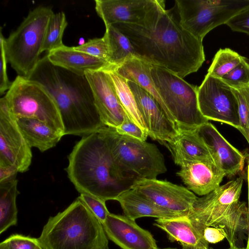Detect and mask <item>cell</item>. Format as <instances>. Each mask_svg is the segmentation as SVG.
Wrapping results in <instances>:
<instances>
[{"label":"cell","instance_id":"cell-16","mask_svg":"<svg viewBox=\"0 0 249 249\" xmlns=\"http://www.w3.org/2000/svg\"><path fill=\"white\" fill-rule=\"evenodd\" d=\"M102 225L107 238L122 249L158 248L152 234L125 215L109 213Z\"/></svg>","mask_w":249,"mask_h":249},{"label":"cell","instance_id":"cell-40","mask_svg":"<svg viewBox=\"0 0 249 249\" xmlns=\"http://www.w3.org/2000/svg\"><path fill=\"white\" fill-rule=\"evenodd\" d=\"M18 173V169L14 166H0V183L16 179Z\"/></svg>","mask_w":249,"mask_h":249},{"label":"cell","instance_id":"cell-19","mask_svg":"<svg viewBox=\"0 0 249 249\" xmlns=\"http://www.w3.org/2000/svg\"><path fill=\"white\" fill-rule=\"evenodd\" d=\"M177 175L187 189L200 196L219 187L226 176L213 162L207 160L195 161L181 166Z\"/></svg>","mask_w":249,"mask_h":249},{"label":"cell","instance_id":"cell-18","mask_svg":"<svg viewBox=\"0 0 249 249\" xmlns=\"http://www.w3.org/2000/svg\"><path fill=\"white\" fill-rule=\"evenodd\" d=\"M157 0H95V10L105 26L116 23L139 25Z\"/></svg>","mask_w":249,"mask_h":249},{"label":"cell","instance_id":"cell-39","mask_svg":"<svg viewBox=\"0 0 249 249\" xmlns=\"http://www.w3.org/2000/svg\"><path fill=\"white\" fill-rule=\"evenodd\" d=\"M202 236L209 243H216L223 240L225 236L219 230L213 227H207L203 232Z\"/></svg>","mask_w":249,"mask_h":249},{"label":"cell","instance_id":"cell-3","mask_svg":"<svg viewBox=\"0 0 249 249\" xmlns=\"http://www.w3.org/2000/svg\"><path fill=\"white\" fill-rule=\"evenodd\" d=\"M29 78L42 84L54 99L60 113L64 135L83 137L105 126L85 76L53 65L46 54L40 58Z\"/></svg>","mask_w":249,"mask_h":249},{"label":"cell","instance_id":"cell-12","mask_svg":"<svg viewBox=\"0 0 249 249\" xmlns=\"http://www.w3.org/2000/svg\"><path fill=\"white\" fill-rule=\"evenodd\" d=\"M31 147L24 138L16 118L3 96L0 100V166H14L26 172L31 164Z\"/></svg>","mask_w":249,"mask_h":249},{"label":"cell","instance_id":"cell-30","mask_svg":"<svg viewBox=\"0 0 249 249\" xmlns=\"http://www.w3.org/2000/svg\"><path fill=\"white\" fill-rule=\"evenodd\" d=\"M243 56L229 48L220 49L215 53L208 73L221 79L237 66Z\"/></svg>","mask_w":249,"mask_h":249},{"label":"cell","instance_id":"cell-2","mask_svg":"<svg viewBox=\"0 0 249 249\" xmlns=\"http://www.w3.org/2000/svg\"><path fill=\"white\" fill-rule=\"evenodd\" d=\"M68 161L66 171L77 191L105 201L116 200L137 178L121 170L99 130L83 137Z\"/></svg>","mask_w":249,"mask_h":249},{"label":"cell","instance_id":"cell-1","mask_svg":"<svg viewBox=\"0 0 249 249\" xmlns=\"http://www.w3.org/2000/svg\"><path fill=\"white\" fill-rule=\"evenodd\" d=\"M112 25L130 40L136 57L182 78L196 72L205 60L202 41L182 28L163 0H157L141 24Z\"/></svg>","mask_w":249,"mask_h":249},{"label":"cell","instance_id":"cell-5","mask_svg":"<svg viewBox=\"0 0 249 249\" xmlns=\"http://www.w3.org/2000/svg\"><path fill=\"white\" fill-rule=\"evenodd\" d=\"M37 239L43 249H109L102 223L78 197L49 218Z\"/></svg>","mask_w":249,"mask_h":249},{"label":"cell","instance_id":"cell-29","mask_svg":"<svg viewBox=\"0 0 249 249\" xmlns=\"http://www.w3.org/2000/svg\"><path fill=\"white\" fill-rule=\"evenodd\" d=\"M68 22L64 12L54 13L49 22L45 36L42 52L48 53L62 47V38Z\"/></svg>","mask_w":249,"mask_h":249},{"label":"cell","instance_id":"cell-38","mask_svg":"<svg viewBox=\"0 0 249 249\" xmlns=\"http://www.w3.org/2000/svg\"><path fill=\"white\" fill-rule=\"evenodd\" d=\"M226 24L233 32L249 35V6L231 18Z\"/></svg>","mask_w":249,"mask_h":249},{"label":"cell","instance_id":"cell-46","mask_svg":"<svg viewBox=\"0 0 249 249\" xmlns=\"http://www.w3.org/2000/svg\"><path fill=\"white\" fill-rule=\"evenodd\" d=\"M173 249V248H167V249Z\"/></svg>","mask_w":249,"mask_h":249},{"label":"cell","instance_id":"cell-42","mask_svg":"<svg viewBox=\"0 0 249 249\" xmlns=\"http://www.w3.org/2000/svg\"><path fill=\"white\" fill-rule=\"evenodd\" d=\"M247 179L248 183V196H249V162H248L247 169Z\"/></svg>","mask_w":249,"mask_h":249},{"label":"cell","instance_id":"cell-34","mask_svg":"<svg viewBox=\"0 0 249 249\" xmlns=\"http://www.w3.org/2000/svg\"><path fill=\"white\" fill-rule=\"evenodd\" d=\"M39 245L37 238L13 234L0 243V249H36Z\"/></svg>","mask_w":249,"mask_h":249},{"label":"cell","instance_id":"cell-6","mask_svg":"<svg viewBox=\"0 0 249 249\" xmlns=\"http://www.w3.org/2000/svg\"><path fill=\"white\" fill-rule=\"evenodd\" d=\"M53 14L49 7L35 8L5 38L8 62L18 75L29 78L36 68L42 53L46 31Z\"/></svg>","mask_w":249,"mask_h":249},{"label":"cell","instance_id":"cell-32","mask_svg":"<svg viewBox=\"0 0 249 249\" xmlns=\"http://www.w3.org/2000/svg\"><path fill=\"white\" fill-rule=\"evenodd\" d=\"M238 104L240 124V132L249 142V101L245 88L240 89H231Z\"/></svg>","mask_w":249,"mask_h":249},{"label":"cell","instance_id":"cell-45","mask_svg":"<svg viewBox=\"0 0 249 249\" xmlns=\"http://www.w3.org/2000/svg\"><path fill=\"white\" fill-rule=\"evenodd\" d=\"M36 249H43L42 247L39 245V246L37 247Z\"/></svg>","mask_w":249,"mask_h":249},{"label":"cell","instance_id":"cell-27","mask_svg":"<svg viewBox=\"0 0 249 249\" xmlns=\"http://www.w3.org/2000/svg\"><path fill=\"white\" fill-rule=\"evenodd\" d=\"M108 49V63L113 69L127 59L136 57L133 47L128 38L113 25L106 26L103 36Z\"/></svg>","mask_w":249,"mask_h":249},{"label":"cell","instance_id":"cell-28","mask_svg":"<svg viewBox=\"0 0 249 249\" xmlns=\"http://www.w3.org/2000/svg\"><path fill=\"white\" fill-rule=\"evenodd\" d=\"M107 71L112 81L121 105L129 118L148 133L147 129L127 80L113 70Z\"/></svg>","mask_w":249,"mask_h":249},{"label":"cell","instance_id":"cell-41","mask_svg":"<svg viewBox=\"0 0 249 249\" xmlns=\"http://www.w3.org/2000/svg\"><path fill=\"white\" fill-rule=\"evenodd\" d=\"M248 219H249V229H248V234L247 236V242L246 249H249V196H248Z\"/></svg>","mask_w":249,"mask_h":249},{"label":"cell","instance_id":"cell-17","mask_svg":"<svg viewBox=\"0 0 249 249\" xmlns=\"http://www.w3.org/2000/svg\"><path fill=\"white\" fill-rule=\"evenodd\" d=\"M196 130L208 147L214 163L226 176H234L243 170L245 156L232 145L214 125L208 122Z\"/></svg>","mask_w":249,"mask_h":249},{"label":"cell","instance_id":"cell-21","mask_svg":"<svg viewBox=\"0 0 249 249\" xmlns=\"http://www.w3.org/2000/svg\"><path fill=\"white\" fill-rule=\"evenodd\" d=\"M46 55L53 65L79 76H85L89 71L107 70L112 66L106 60L65 45L48 53Z\"/></svg>","mask_w":249,"mask_h":249},{"label":"cell","instance_id":"cell-9","mask_svg":"<svg viewBox=\"0 0 249 249\" xmlns=\"http://www.w3.org/2000/svg\"><path fill=\"white\" fill-rule=\"evenodd\" d=\"M4 96L11 112L16 118L36 119L64 135L57 104L40 83L18 75Z\"/></svg>","mask_w":249,"mask_h":249},{"label":"cell","instance_id":"cell-24","mask_svg":"<svg viewBox=\"0 0 249 249\" xmlns=\"http://www.w3.org/2000/svg\"><path fill=\"white\" fill-rule=\"evenodd\" d=\"M18 127L26 141L32 147L41 152L53 147L64 134L48 124L35 119L16 118Z\"/></svg>","mask_w":249,"mask_h":249},{"label":"cell","instance_id":"cell-25","mask_svg":"<svg viewBox=\"0 0 249 249\" xmlns=\"http://www.w3.org/2000/svg\"><path fill=\"white\" fill-rule=\"evenodd\" d=\"M151 66L137 57H132L112 70L126 80L136 83L150 94L170 119L167 110L152 79L150 74Z\"/></svg>","mask_w":249,"mask_h":249},{"label":"cell","instance_id":"cell-7","mask_svg":"<svg viewBox=\"0 0 249 249\" xmlns=\"http://www.w3.org/2000/svg\"><path fill=\"white\" fill-rule=\"evenodd\" d=\"M150 74L170 119L178 128L195 129L209 122L198 107V87L158 66L152 65Z\"/></svg>","mask_w":249,"mask_h":249},{"label":"cell","instance_id":"cell-43","mask_svg":"<svg viewBox=\"0 0 249 249\" xmlns=\"http://www.w3.org/2000/svg\"><path fill=\"white\" fill-rule=\"evenodd\" d=\"M249 101V86L245 88Z\"/></svg>","mask_w":249,"mask_h":249},{"label":"cell","instance_id":"cell-48","mask_svg":"<svg viewBox=\"0 0 249 249\" xmlns=\"http://www.w3.org/2000/svg\"><path fill=\"white\" fill-rule=\"evenodd\" d=\"M209 249V248H208V249Z\"/></svg>","mask_w":249,"mask_h":249},{"label":"cell","instance_id":"cell-4","mask_svg":"<svg viewBox=\"0 0 249 249\" xmlns=\"http://www.w3.org/2000/svg\"><path fill=\"white\" fill-rule=\"evenodd\" d=\"M243 184V178H237L197 198L186 216L201 236L205 228L213 227L223 233L230 247L241 248L249 229L248 208L239 200Z\"/></svg>","mask_w":249,"mask_h":249},{"label":"cell","instance_id":"cell-36","mask_svg":"<svg viewBox=\"0 0 249 249\" xmlns=\"http://www.w3.org/2000/svg\"><path fill=\"white\" fill-rule=\"evenodd\" d=\"M114 129L121 135L130 137L141 141H146L148 136L147 132L134 123L127 116L125 117L122 124Z\"/></svg>","mask_w":249,"mask_h":249},{"label":"cell","instance_id":"cell-33","mask_svg":"<svg viewBox=\"0 0 249 249\" xmlns=\"http://www.w3.org/2000/svg\"><path fill=\"white\" fill-rule=\"evenodd\" d=\"M73 48L77 51L103 59L108 62L109 54L107 42L104 36L89 39L82 45Z\"/></svg>","mask_w":249,"mask_h":249},{"label":"cell","instance_id":"cell-15","mask_svg":"<svg viewBox=\"0 0 249 249\" xmlns=\"http://www.w3.org/2000/svg\"><path fill=\"white\" fill-rule=\"evenodd\" d=\"M127 83L146 124L148 136L162 143L174 138L178 133V127L157 100L136 83L128 80Z\"/></svg>","mask_w":249,"mask_h":249},{"label":"cell","instance_id":"cell-14","mask_svg":"<svg viewBox=\"0 0 249 249\" xmlns=\"http://www.w3.org/2000/svg\"><path fill=\"white\" fill-rule=\"evenodd\" d=\"M92 90L101 120L107 127L115 128L126 116L113 81L105 70L89 71L85 74Z\"/></svg>","mask_w":249,"mask_h":249},{"label":"cell","instance_id":"cell-8","mask_svg":"<svg viewBox=\"0 0 249 249\" xmlns=\"http://www.w3.org/2000/svg\"><path fill=\"white\" fill-rule=\"evenodd\" d=\"M99 131L116 163L125 174L154 179L166 172L164 157L155 144L121 135L106 126Z\"/></svg>","mask_w":249,"mask_h":249},{"label":"cell","instance_id":"cell-20","mask_svg":"<svg viewBox=\"0 0 249 249\" xmlns=\"http://www.w3.org/2000/svg\"><path fill=\"white\" fill-rule=\"evenodd\" d=\"M178 129V133L174 138L162 143L171 152L175 164L181 167L195 161L214 162L208 147L196 128Z\"/></svg>","mask_w":249,"mask_h":249},{"label":"cell","instance_id":"cell-37","mask_svg":"<svg viewBox=\"0 0 249 249\" xmlns=\"http://www.w3.org/2000/svg\"><path fill=\"white\" fill-rule=\"evenodd\" d=\"M0 31V93L2 95L10 89L12 82L9 80L7 72L8 62L5 49V38L2 35L1 28Z\"/></svg>","mask_w":249,"mask_h":249},{"label":"cell","instance_id":"cell-31","mask_svg":"<svg viewBox=\"0 0 249 249\" xmlns=\"http://www.w3.org/2000/svg\"><path fill=\"white\" fill-rule=\"evenodd\" d=\"M221 79L231 88L240 89L249 86V62L243 57L241 62Z\"/></svg>","mask_w":249,"mask_h":249},{"label":"cell","instance_id":"cell-26","mask_svg":"<svg viewBox=\"0 0 249 249\" xmlns=\"http://www.w3.org/2000/svg\"><path fill=\"white\" fill-rule=\"evenodd\" d=\"M17 178L0 183V234L18 223V210L16 204L18 190Z\"/></svg>","mask_w":249,"mask_h":249},{"label":"cell","instance_id":"cell-11","mask_svg":"<svg viewBox=\"0 0 249 249\" xmlns=\"http://www.w3.org/2000/svg\"><path fill=\"white\" fill-rule=\"evenodd\" d=\"M197 93L199 110L206 119L228 124L240 131L236 97L221 79L207 73L197 87Z\"/></svg>","mask_w":249,"mask_h":249},{"label":"cell","instance_id":"cell-44","mask_svg":"<svg viewBox=\"0 0 249 249\" xmlns=\"http://www.w3.org/2000/svg\"><path fill=\"white\" fill-rule=\"evenodd\" d=\"M227 249H247L246 248H239L237 247H230L229 248Z\"/></svg>","mask_w":249,"mask_h":249},{"label":"cell","instance_id":"cell-10","mask_svg":"<svg viewBox=\"0 0 249 249\" xmlns=\"http://www.w3.org/2000/svg\"><path fill=\"white\" fill-rule=\"evenodd\" d=\"M180 25L203 41L212 30L225 24L249 6V0H176Z\"/></svg>","mask_w":249,"mask_h":249},{"label":"cell","instance_id":"cell-22","mask_svg":"<svg viewBox=\"0 0 249 249\" xmlns=\"http://www.w3.org/2000/svg\"><path fill=\"white\" fill-rule=\"evenodd\" d=\"M154 225L165 231L170 241L179 242L182 249L209 248V243L197 231L187 216L157 219Z\"/></svg>","mask_w":249,"mask_h":249},{"label":"cell","instance_id":"cell-23","mask_svg":"<svg viewBox=\"0 0 249 249\" xmlns=\"http://www.w3.org/2000/svg\"><path fill=\"white\" fill-rule=\"evenodd\" d=\"M116 200L120 204L124 215L134 220L142 217L168 219L180 216L160 207L133 189L123 193Z\"/></svg>","mask_w":249,"mask_h":249},{"label":"cell","instance_id":"cell-13","mask_svg":"<svg viewBox=\"0 0 249 249\" xmlns=\"http://www.w3.org/2000/svg\"><path fill=\"white\" fill-rule=\"evenodd\" d=\"M131 189L160 207L180 216L188 215L197 198L186 187L157 178H137Z\"/></svg>","mask_w":249,"mask_h":249},{"label":"cell","instance_id":"cell-35","mask_svg":"<svg viewBox=\"0 0 249 249\" xmlns=\"http://www.w3.org/2000/svg\"><path fill=\"white\" fill-rule=\"evenodd\" d=\"M78 198L86 205L102 225L105 222L110 213L107 208L105 201L86 194H80Z\"/></svg>","mask_w":249,"mask_h":249},{"label":"cell","instance_id":"cell-47","mask_svg":"<svg viewBox=\"0 0 249 249\" xmlns=\"http://www.w3.org/2000/svg\"><path fill=\"white\" fill-rule=\"evenodd\" d=\"M159 249V248H157V249Z\"/></svg>","mask_w":249,"mask_h":249}]
</instances>
